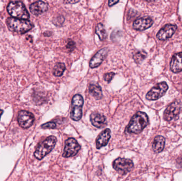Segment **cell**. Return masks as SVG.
I'll list each match as a JSON object with an SVG mask.
<instances>
[{"label": "cell", "mask_w": 182, "mask_h": 181, "mask_svg": "<svg viewBox=\"0 0 182 181\" xmlns=\"http://www.w3.org/2000/svg\"><path fill=\"white\" fill-rule=\"evenodd\" d=\"M149 123L147 114L142 112H138L131 118L126 128L127 132L130 133H141Z\"/></svg>", "instance_id": "obj_1"}, {"label": "cell", "mask_w": 182, "mask_h": 181, "mask_svg": "<svg viewBox=\"0 0 182 181\" xmlns=\"http://www.w3.org/2000/svg\"><path fill=\"white\" fill-rule=\"evenodd\" d=\"M7 24L10 31L19 34L29 32L34 27L33 24L28 20L20 19L13 17L7 19Z\"/></svg>", "instance_id": "obj_2"}, {"label": "cell", "mask_w": 182, "mask_h": 181, "mask_svg": "<svg viewBox=\"0 0 182 181\" xmlns=\"http://www.w3.org/2000/svg\"><path fill=\"white\" fill-rule=\"evenodd\" d=\"M57 139L56 137L51 135L46 138L45 140L39 143L35 151L34 156L37 160H41L46 155L51 152L55 147Z\"/></svg>", "instance_id": "obj_3"}, {"label": "cell", "mask_w": 182, "mask_h": 181, "mask_svg": "<svg viewBox=\"0 0 182 181\" xmlns=\"http://www.w3.org/2000/svg\"><path fill=\"white\" fill-rule=\"evenodd\" d=\"M8 13L13 18L27 20L29 18V14L23 3L18 1H13L9 3L7 7Z\"/></svg>", "instance_id": "obj_4"}, {"label": "cell", "mask_w": 182, "mask_h": 181, "mask_svg": "<svg viewBox=\"0 0 182 181\" xmlns=\"http://www.w3.org/2000/svg\"><path fill=\"white\" fill-rule=\"evenodd\" d=\"M83 104V97L80 95L76 94L73 97L71 101V117L74 121H79L82 118Z\"/></svg>", "instance_id": "obj_5"}, {"label": "cell", "mask_w": 182, "mask_h": 181, "mask_svg": "<svg viewBox=\"0 0 182 181\" xmlns=\"http://www.w3.org/2000/svg\"><path fill=\"white\" fill-rule=\"evenodd\" d=\"M133 162L131 160L123 158H117L113 163V167L122 175H125L133 169Z\"/></svg>", "instance_id": "obj_6"}, {"label": "cell", "mask_w": 182, "mask_h": 181, "mask_svg": "<svg viewBox=\"0 0 182 181\" xmlns=\"http://www.w3.org/2000/svg\"><path fill=\"white\" fill-rule=\"evenodd\" d=\"M168 89L167 83L160 82L152 88L146 95V98L149 100H155L165 95Z\"/></svg>", "instance_id": "obj_7"}, {"label": "cell", "mask_w": 182, "mask_h": 181, "mask_svg": "<svg viewBox=\"0 0 182 181\" xmlns=\"http://www.w3.org/2000/svg\"><path fill=\"white\" fill-rule=\"evenodd\" d=\"M81 147L77 140L73 138H69L65 142L62 156L65 158L75 156L80 150Z\"/></svg>", "instance_id": "obj_8"}, {"label": "cell", "mask_w": 182, "mask_h": 181, "mask_svg": "<svg viewBox=\"0 0 182 181\" xmlns=\"http://www.w3.org/2000/svg\"><path fill=\"white\" fill-rule=\"evenodd\" d=\"M34 116L33 114L26 111H21L18 115V122L20 126L24 129L30 127L34 123Z\"/></svg>", "instance_id": "obj_9"}, {"label": "cell", "mask_w": 182, "mask_h": 181, "mask_svg": "<svg viewBox=\"0 0 182 181\" xmlns=\"http://www.w3.org/2000/svg\"><path fill=\"white\" fill-rule=\"evenodd\" d=\"M181 105L179 102L174 101L166 109L163 114V117L166 121H170L180 114Z\"/></svg>", "instance_id": "obj_10"}, {"label": "cell", "mask_w": 182, "mask_h": 181, "mask_svg": "<svg viewBox=\"0 0 182 181\" xmlns=\"http://www.w3.org/2000/svg\"><path fill=\"white\" fill-rule=\"evenodd\" d=\"M177 28L176 24H166L157 33V38L160 41H165L172 36Z\"/></svg>", "instance_id": "obj_11"}, {"label": "cell", "mask_w": 182, "mask_h": 181, "mask_svg": "<svg viewBox=\"0 0 182 181\" xmlns=\"http://www.w3.org/2000/svg\"><path fill=\"white\" fill-rule=\"evenodd\" d=\"M153 24V20L149 17H144L138 18L133 22V27L138 31H143L150 28Z\"/></svg>", "instance_id": "obj_12"}, {"label": "cell", "mask_w": 182, "mask_h": 181, "mask_svg": "<svg viewBox=\"0 0 182 181\" xmlns=\"http://www.w3.org/2000/svg\"><path fill=\"white\" fill-rule=\"evenodd\" d=\"M108 53V48L107 47L102 48L98 51L90 61V68H96L101 64L102 62L106 58Z\"/></svg>", "instance_id": "obj_13"}, {"label": "cell", "mask_w": 182, "mask_h": 181, "mask_svg": "<svg viewBox=\"0 0 182 181\" xmlns=\"http://www.w3.org/2000/svg\"><path fill=\"white\" fill-rule=\"evenodd\" d=\"M29 9L33 15L39 16L48 10V4L41 1H36L30 5Z\"/></svg>", "instance_id": "obj_14"}, {"label": "cell", "mask_w": 182, "mask_h": 181, "mask_svg": "<svg viewBox=\"0 0 182 181\" xmlns=\"http://www.w3.org/2000/svg\"><path fill=\"white\" fill-rule=\"evenodd\" d=\"M111 138V130L106 129L100 134L96 140V147L97 149H100L107 146Z\"/></svg>", "instance_id": "obj_15"}, {"label": "cell", "mask_w": 182, "mask_h": 181, "mask_svg": "<svg viewBox=\"0 0 182 181\" xmlns=\"http://www.w3.org/2000/svg\"><path fill=\"white\" fill-rule=\"evenodd\" d=\"M90 121L93 126L97 128L105 127L107 124V120L102 114L94 112L90 115Z\"/></svg>", "instance_id": "obj_16"}, {"label": "cell", "mask_w": 182, "mask_h": 181, "mask_svg": "<svg viewBox=\"0 0 182 181\" xmlns=\"http://www.w3.org/2000/svg\"><path fill=\"white\" fill-rule=\"evenodd\" d=\"M170 68L172 72L179 73L182 71V52L173 55L170 61Z\"/></svg>", "instance_id": "obj_17"}, {"label": "cell", "mask_w": 182, "mask_h": 181, "mask_svg": "<svg viewBox=\"0 0 182 181\" xmlns=\"http://www.w3.org/2000/svg\"><path fill=\"white\" fill-rule=\"evenodd\" d=\"M165 145V139L163 136L158 135L154 139L152 148L155 153H159L163 151Z\"/></svg>", "instance_id": "obj_18"}, {"label": "cell", "mask_w": 182, "mask_h": 181, "mask_svg": "<svg viewBox=\"0 0 182 181\" xmlns=\"http://www.w3.org/2000/svg\"><path fill=\"white\" fill-rule=\"evenodd\" d=\"M89 92L95 99H101L103 96L101 87L97 83H92L90 85Z\"/></svg>", "instance_id": "obj_19"}, {"label": "cell", "mask_w": 182, "mask_h": 181, "mask_svg": "<svg viewBox=\"0 0 182 181\" xmlns=\"http://www.w3.org/2000/svg\"><path fill=\"white\" fill-rule=\"evenodd\" d=\"M95 33L99 37L100 40L101 41H105L107 38V32L105 30L104 26L101 23L97 24V26L96 27Z\"/></svg>", "instance_id": "obj_20"}, {"label": "cell", "mask_w": 182, "mask_h": 181, "mask_svg": "<svg viewBox=\"0 0 182 181\" xmlns=\"http://www.w3.org/2000/svg\"><path fill=\"white\" fill-rule=\"evenodd\" d=\"M66 70V66L63 63H57L53 69V75L56 77H61Z\"/></svg>", "instance_id": "obj_21"}, {"label": "cell", "mask_w": 182, "mask_h": 181, "mask_svg": "<svg viewBox=\"0 0 182 181\" xmlns=\"http://www.w3.org/2000/svg\"><path fill=\"white\" fill-rule=\"evenodd\" d=\"M146 55H147V54L145 51H138L133 56L134 60L135 63L139 64L146 58Z\"/></svg>", "instance_id": "obj_22"}, {"label": "cell", "mask_w": 182, "mask_h": 181, "mask_svg": "<svg viewBox=\"0 0 182 181\" xmlns=\"http://www.w3.org/2000/svg\"><path fill=\"white\" fill-rule=\"evenodd\" d=\"M56 126V123L53 122H47L42 124L41 126L42 128L46 129H55Z\"/></svg>", "instance_id": "obj_23"}, {"label": "cell", "mask_w": 182, "mask_h": 181, "mask_svg": "<svg viewBox=\"0 0 182 181\" xmlns=\"http://www.w3.org/2000/svg\"><path fill=\"white\" fill-rule=\"evenodd\" d=\"M66 48L70 52L73 51L75 48V43L71 39L68 40V43L66 45Z\"/></svg>", "instance_id": "obj_24"}, {"label": "cell", "mask_w": 182, "mask_h": 181, "mask_svg": "<svg viewBox=\"0 0 182 181\" xmlns=\"http://www.w3.org/2000/svg\"><path fill=\"white\" fill-rule=\"evenodd\" d=\"M115 73L114 72L107 73L104 75V79L108 82H110L114 77Z\"/></svg>", "instance_id": "obj_25"}, {"label": "cell", "mask_w": 182, "mask_h": 181, "mask_svg": "<svg viewBox=\"0 0 182 181\" xmlns=\"http://www.w3.org/2000/svg\"><path fill=\"white\" fill-rule=\"evenodd\" d=\"M56 20L55 21H58L56 22V24H54L58 26V25H61V24H62L65 19L63 17H58L56 18Z\"/></svg>", "instance_id": "obj_26"}, {"label": "cell", "mask_w": 182, "mask_h": 181, "mask_svg": "<svg viewBox=\"0 0 182 181\" xmlns=\"http://www.w3.org/2000/svg\"><path fill=\"white\" fill-rule=\"evenodd\" d=\"M119 2V1H109V5L110 7H111L112 5H114L117 3Z\"/></svg>", "instance_id": "obj_27"}, {"label": "cell", "mask_w": 182, "mask_h": 181, "mask_svg": "<svg viewBox=\"0 0 182 181\" xmlns=\"http://www.w3.org/2000/svg\"><path fill=\"white\" fill-rule=\"evenodd\" d=\"M78 2H79V1H65L64 2L66 3H76Z\"/></svg>", "instance_id": "obj_28"}, {"label": "cell", "mask_w": 182, "mask_h": 181, "mask_svg": "<svg viewBox=\"0 0 182 181\" xmlns=\"http://www.w3.org/2000/svg\"><path fill=\"white\" fill-rule=\"evenodd\" d=\"M3 113V111L2 109H0V118H1V116L2 115V114Z\"/></svg>", "instance_id": "obj_29"}]
</instances>
